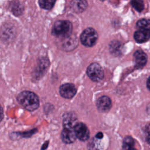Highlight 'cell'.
<instances>
[{"instance_id": "1", "label": "cell", "mask_w": 150, "mask_h": 150, "mask_svg": "<svg viewBox=\"0 0 150 150\" xmlns=\"http://www.w3.org/2000/svg\"><path fill=\"white\" fill-rule=\"evenodd\" d=\"M19 103L28 111H34L39 107V100L36 94L29 91H23L17 97Z\"/></svg>"}, {"instance_id": "2", "label": "cell", "mask_w": 150, "mask_h": 150, "mask_svg": "<svg viewBox=\"0 0 150 150\" xmlns=\"http://www.w3.org/2000/svg\"><path fill=\"white\" fill-rule=\"evenodd\" d=\"M72 28V25L69 21L59 20L54 23L52 33L56 36L66 38L71 35Z\"/></svg>"}, {"instance_id": "3", "label": "cell", "mask_w": 150, "mask_h": 150, "mask_svg": "<svg viewBox=\"0 0 150 150\" xmlns=\"http://www.w3.org/2000/svg\"><path fill=\"white\" fill-rule=\"evenodd\" d=\"M98 39V34L92 28L84 29L80 35V41L83 45L87 47H91L95 45Z\"/></svg>"}, {"instance_id": "4", "label": "cell", "mask_w": 150, "mask_h": 150, "mask_svg": "<svg viewBox=\"0 0 150 150\" xmlns=\"http://www.w3.org/2000/svg\"><path fill=\"white\" fill-rule=\"evenodd\" d=\"M87 74L88 77L94 81H101L104 76L102 67L97 63H93L88 66L87 69Z\"/></svg>"}, {"instance_id": "5", "label": "cell", "mask_w": 150, "mask_h": 150, "mask_svg": "<svg viewBox=\"0 0 150 150\" xmlns=\"http://www.w3.org/2000/svg\"><path fill=\"white\" fill-rule=\"evenodd\" d=\"M74 132L76 137L81 141H86L89 138V130L87 126L82 122H78L76 124L74 127Z\"/></svg>"}, {"instance_id": "6", "label": "cell", "mask_w": 150, "mask_h": 150, "mask_svg": "<svg viewBox=\"0 0 150 150\" xmlns=\"http://www.w3.org/2000/svg\"><path fill=\"white\" fill-rule=\"evenodd\" d=\"M59 92L60 95L65 98H71L76 93L75 86L71 83H66L60 87Z\"/></svg>"}, {"instance_id": "7", "label": "cell", "mask_w": 150, "mask_h": 150, "mask_svg": "<svg viewBox=\"0 0 150 150\" xmlns=\"http://www.w3.org/2000/svg\"><path fill=\"white\" fill-rule=\"evenodd\" d=\"M96 105L100 111L107 112L110 110L112 105L111 99L107 96H102L97 100Z\"/></svg>"}, {"instance_id": "8", "label": "cell", "mask_w": 150, "mask_h": 150, "mask_svg": "<svg viewBox=\"0 0 150 150\" xmlns=\"http://www.w3.org/2000/svg\"><path fill=\"white\" fill-rule=\"evenodd\" d=\"M61 138L62 141L66 144L73 143L77 138L74 132V129L70 128H63L61 133Z\"/></svg>"}, {"instance_id": "9", "label": "cell", "mask_w": 150, "mask_h": 150, "mask_svg": "<svg viewBox=\"0 0 150 150\" xmlns=\"http://www.w3.org/2000/svg\"><path fill=\"white\" fill-rule=\"evenodd\" d=\"M77 123V120L75 114L71 112H68L64 114L63 117V128L74 129Z\"/></svg>"}, {"instance_id": "10", "label": "cell", "mask_w": 150, "mask_h": 150, "mask_svg": "<svg viewBox=\"0 0 150 150\" xmlns=\"http://www.w3.org/2000/svg\"><path fill=\"white\" fill-rule=\"evenodd\" d=\"M135 40L138 43H142L147 41L150 38V30L139 29L137 30L134 35Z\"/></svg>"}, {"instance_id": "11", "label": "cell", "mask_w": 150, "mask_h": 150, "mask_svg": "<svg viewBox=\"0 0 150 150\" xmlns=\"http://www.w3.org/2000/svg\"><path fill=\"white\" fill-rule=\"evenodd\" d=\"M134 60L137 67H142L146 63L147 56L142 50H137L134 54Z\"/></svg>"}, {"instance_id": "12", "label": "cell", "mask_w": 150, "mask_h": 150, "mask_svg": "<svg viewBox=\"0 0 150 150\" xmlns=\"http://www.w3.org/2000/svg\"><path fill=\"white\" fill-rule=\"evenodd\" d=\"M73 10L77 13L84 11L87 6V3L86 1H73L70 3Z\"/></svg>"}, {"instance_id": "13", "label": "cell", "mask_w": 150, "mask_h": 150, "mask_svg": "<svg viewBox=\"0 0 150 150\" xmlns=\"http://www.w3.org/2000/svg\"><path fill=\"white\" fill-rule=\"evenodd\" d=\"M77 45V40L76 38H70V36L64 38L63 43V47L66 50H71L76 47Z\"/></svg>"}, {"instance_id": "14", "label": "cell", "mask_w": 150, "mask_h": 150, "mask_svg": "<svg viewBox=\"0 0 150 150\" xmlns=\"http://www.w3.org/2000/svg\"><path fill=\"white\" fill-rule=\"evenodd\" d=\"M134 140L130 137H125L123 140L122 149L123 150H137L134 148Z\"/></svg>"}, {"instance_id": "15", "label": "cell", "mask_w": 150, "mask_h": 150, "mask_svg": "<svg viewBox=\"0 0 150 150\" xmlns=\"http://www.w3.org/2000/svg\"><path fill=\"white\" fill-rule=\"evenodd\" d=\"M137 26L139 29H144L150 30V19H142L137 23Z\"/></svg>"}, {"instance_id": "16", "label": "cell", "mask_w": 150, "mask_h": 150, "mask_svg": "<svg viewBox=\"0 0 150 150\" xmlns=\"http://www.w3.org/2000/svg\"><path fill=\"white\" fill-rule=\"evenodd\" d=\"M38 2H39L40 6L42 8L45 9H50L53 6V5L55 3V1L40 0L38 1Z\"/></svg>"}, {"instance_id": "17", "label": "cell", "mask_w": 150, "mask_h": 150, "mask_svg": "<svg viewBox=\"0 0 150 150\" xmlns=\"http://www.w3.org/2000/svg\"><path fill=\"white\" fill-rule=\"evenodd\" d=\"M131 4L132 6L134 8V9H135L138 12H141L144 9V5L143 1H139V0L132 1L131 2Z\"/></svg>"}, {"instance_id": "18", "label": "cell", "mask_w": 150, "mask_h": 150, "mask_svg": "<svg viewBox=\"0 0 150 150\" xmlns=\"http://www.w3.org/2000/svg\"><path fill=\"white\" fill-rule=\"evenodd\" d=\"M145 136L147 142L150 144V122H149L145 127Z\"/></svg>"}, {"instance_id": "19", "label": "cell", "mask_w": 150, "mask_h": 150, "mask_svg": "<svg viewBox=\"0 0 150 150\" xmlns=\"http://www.w3.org/2000/svg\"><path fill=\"white\" fill-rule=\"evenodd\" d=\"M103 137V134L102 132H98V133H97V134L96 135V137H97V138H99V139L102 138Z\"/></svg>"}, {"instance_id": "20", "label": "cell", "mask_w": 150, "mask_h": 150, "mask_svg": "<svg viewBox=\"0 0 150 150\" xmlns=\"http://www.w3.org/2000/svg\"><path fill=\"white\" fill-rule=\"evenodd\" d=\"M146 85H147V87H148V88L150 90V76H149V78L148 79L147 83H146Z\"/></svg>"}, {"instance_id": "21", "label": "cell", "mask_w": 150, "mask_h": 150, "mask_svg": "<svg viewBox=\"0 0 150 150\" xmlns=\"http://www.w3.org/2000/svg\"><path fill=\"white\" fill-rule=\"evenodd\" d=\"M147 112L150 114V103L147 105V108H146Z\"/></svg>"}]
</instances>
